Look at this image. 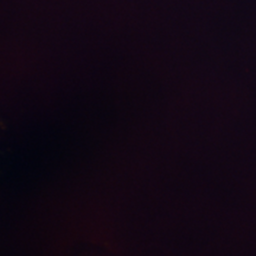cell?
<instances>
[{
  "label": "cell",
  "instance_id": "1",
  "mask_svg": "<svg viewBox=\"0 0 256 256\" xmlns=\"http://www.w3.org/2000/svg\"><path fill=\"white\" fill-rule=\"evenodd\" d=\"M70 256H113L106 249L89 243H80L72 252Z\"/></svg>",
  "mask_w": 256,
  "mask_h": 256
}]
</instances>
